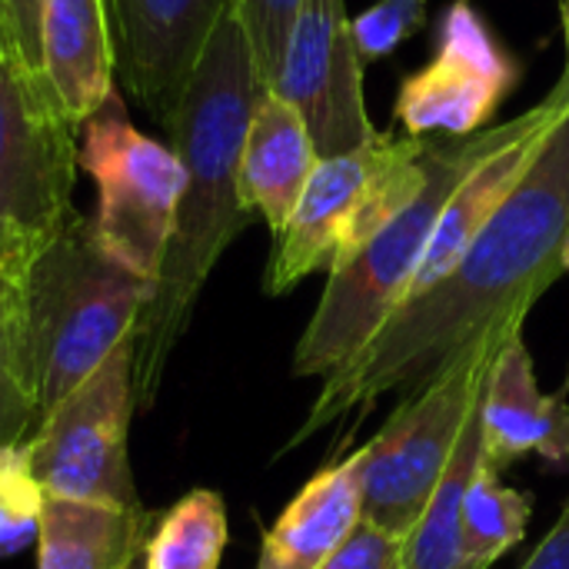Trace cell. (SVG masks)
<instances>
[{"label": "cell", "instance_id": "obj_1", "mask_svg": "<svg viewBox=\"0 0 569 569\" xmlns=\"http://www.w3.org/2000/svg\"><path fill=\"white\" fill-rule=\"evenodd\" d=\"M569 273V110L520 183L423 293L403 300L377 337L323 387L293 443L390 393H417L473 347L523 330L533 303Z\"/></svg>", "mask_w": 569, "mask_h": 569}, {"label": "cell", "instance_id": "obj_2", "mask_svg": "<svg viewBox=\"0 0 569 569\" xmlns=\"http://www.w3.org/2000/svg\"><path fill=\"white\" fill-rule=\"evenodd\" d=\"M263 80L237 7L213 30L170 120V147L183 163V190L153 297L133 333V387L147 407L167 357L190 323L197 297L230 243L253 223L240 193V153Z\"/></svg>", "mask_w": 569, "mask_h": 569}, {"label": "cell", "instance_id": "obj_3", "mask_svg": "<svg viewBox=\"0 0 569 569\" xmlns=\"http://www.w3.org/2000/svg\"><path fill=\"white\" fill-rule=\"evenodd\" d=\"M153 297V280L117 263L73 213L20 270L13 320L30 370L40 423L50 417L127 337Z\"/></svg>", "mask_w": 569, "mask_h": 569}, {"label": "cell", "instance_id": "obj_4", "mask_svg": "<svg viewBox=\"0 0 569 569\" xmlns=\"http://www.w3.org/2000/svg\"><path fill=\"white\" fill-rule=\"evenodd\" d=\"M507 133L510 120L473 137H430L423 187L347 263L327 273L323 297L293 350L297 377H330L377 337L407 300L440 210Z\"/></svg>", "mask_w": 569, "mask_h": 569}, {"label": "cell", "instance_id": "obj_5", "mask_svg": "<svg viewBox=\"0 0 569 569\" xmlns=\"http://www.w3.org/2000/svg\"><path fill=\"white\" fill-rule=\"evenodd\" d=\"M427 150L430 137L380 130L347 153L323 157L273 237L263 290L283 297L307 277L347 263L423 187Z\"/></svg>", "mask_w": 569, "mask_h": 569}, {"label": "cell", "instance_id": "obj_6", "mask_svg": "<svg viewBox=\"0 0 569 569\" xmlns=\"http://www.w3.org/2000/svg\"><path fill=\"white\" fill-rule=\"evenodd\" d=\"M500 343L503 340L473 347L427 387L407 393L377 437L357 450L367 523L403 540L410 537L483 397Z\"/></svg>", "mask_w": 569, "mask_h": 569}, {"label": "cell", "instance_id": "obj_7", "mask_svg": "<svg viewBox=\"0 0 569 569\" xmlns=\"http://www.w3.org/2000/svg\"><path fill=\"white\" fill-rule=\"evenodd\" d=\"M80 123L67 117L43 73L0 60V273L27 260L77 213Z\"/></svg>", "mask_w": 569, "mask_h": 569}, {"label": "cell", "instance_id": "obj_8", "mask_svg": "<svg viewBox=\"0 0 569 569\" xmlns=\"http://www.w3.org/2000/svg\"><path fill=\"white\" fill-rule=\"evenodd\" d=\"M77 163L97 187V243L137 277L157 280L183 190L177 150L137 130L113 90L80 123Z\"/></svg>", "mask_w": 569, "mask_h": 569}, {"label": "cell", "instance_id": "obj_9", "mask_svg": "<svg viewBox=\"0 0 569 569\" xmlns=\"http://www.w3.org/2000/svg\"><path fill=\"white\" fill-rule=\"evenodd\" d=\"M133 400V337H127L27 440L30 470L47 497L143 510L127 457Z\"/></svg>", "mask_w": 569, "mask_h": 569}, {"label": "cell", "instance_id": "obj_10", "mask_svg": "<svg viewBox=\"0 0 569 569\" xmlns=\"http://www.w3.org/2000/svg\"><path fill=\"white\" fill-rule=\"evenodd\" d=\"M520 67L470 0H453L437 27L433 57L403 77L393 117L410 137H473L493 127L517 90Z\"/></svg>", "mask_w": 569, "mask_h": 569}, {"label": "cell", "instance_id": "obj_11", "mask_svg": "<svg viewBox=\"0 0 569 569\" xmlns=\"http://www.w3.org/2000/svg\"><path fill=\"white\" fill-rule=\"evenodd\" d=\"M350 20L347 0H303L270 87L297 107L320 160L347 153L380 133L367 113V67L357 53Z\"/></svg>", "mask_w": 569, "mask_h": 569}, {"label": "cell", "instance_id": "obj_12", "mask_svg": "<svg viewBox=\"0 0 569 569\" xmlns=\"http://www.w3.org/2000/svg\"><path fill=\"white\" fill-rule=\"evenodd\" d=\"M233 3L237 0H107L117 80L163 130L177 117L187 83Z\"/></svg>", "mask_w": 569, "mask_h": 569}, {"label": "cell", "instance_id": "obj_13", "mask_svg": "<svg viewBox=\"0 0 569 569\" xmlns=\"http://www.w3.org/2000/svg\"><path fill=\"white\" fill-rule=\"evenodd\" d=\"M480 420L487 467L503 470L527 453L569 467V410L560 397L540 390L523 330L510 333L493 357Z\"/></svg>", "mask_w": 569, "mask_h": 569}, {"label": "cell", "instance_id": "obj_14", "mask_svg": "<svg viewBox=\"0 0 569 569\" xmlns=\"http://www.w3.org/2000/svg\"><path fill=\"white\" fill-rule=\"evenodd\" d=\"M317 163V143L297 107L287 103L280 93L263 90L253 103L243 137L240 193L247 207L263 217L273 237L287 227Z\"/></svg>", "mask_w": 569, "mask_h": 569}, {"label": "cell", "instance_id": "obj_15", "mask_svg": "<svg viewBox=\"0 0 569 569\" xmlns=\"http://www.w3.org/2000/svg\"><path fill=\"white\" fill-rule=\"evenodd\" d=\"M40 73L73 123L117 90L107 0H43Z\"/></svg>", "mask_w": 569, "mask_h": 569}, {"label": "cell", "instance_id": "obj_16", "mask_svg": "<svg viewBox=\"0 0 569 569\" xmlns=\"http://www.w3.org/2000/svg\"><path fill=\"white\" fill-rule=\"evenodd\" d=\"M363 520L357 453L323 467L267 530L257 569H320Z\"/></svg>", "mask_w": 569, "mask_h": 569}, {"label": "cell", "instance_id": "obj_17", "mask_svg": "<svg viewBox=\"0 0 569 569\" xmlns=\"http://www.w3.org/2000/svg\"><path fill=\"white\" fill-rule=\"evenodd\" d=\"M147 510L47 497L37 533V569H123L150 540Z\"/></svg>", "mask_w": 569, "mask_h": 569}, {"label": "cell", "instance_id": "obj_18", "mask_svg": "<svg viewBox=\"0 0 569 569\" xmlns=\"http://www.w3.org/2000/svg\"><path fill=\"white\" fill-rule=\"evenodd\" d=\"M480 403H483V397H480ZM480 403L473 407V413L457 440V450L450 457V467L440 477L423 517L403 540L407 569H467L463 557H460V510H463L470 483L487 467Z\"/></svg>", "mask_w": 569, "mask_h": 569}, {"label": "cell", "instance_id": "obj_19", "mask_svg": "<svg viewBox=\"0 0 569 569\" xmlns=\"http://www.w3.org/2000/svg\"><path fill=\"white\" fill-rule=\"evenodd\" d=\"M530 500L500 480V470L483 467L467 490L460 510V557L467 569H490L503 553L523 543Z\"/></svg>", "mask_w": 569, "mask_h": 569}, {"label": "cell", "instance_id": "obj_20", "mask_svg": "<svg viewBox=\"0 0 569 569\" xmlns=\"http://www.w3.org/2000/svg\"><path fill=\"white\" fill-rule=\"evenodd\" d=\"M227 547V507L213 490L177 500L143 547L147 569H217Z\"/></svg>", "mask_w": 569, "mask_h": 569}, {"label": "cell", "instance_id": "obj_21", "mask_svg": "<svg viewBox=\"0 0 569 569\" xmlns=\"http://www.w3.org/2000/svg\"><path fill=\"white\" fill-rule=\"evenodd\" d=\"M43 500L47 493L40 490L30 470L27 443L3 447L0 450V560L17 557L37 540Z\"/></svg>", "mask_w": 569, "mask_h": 569}, {"label": "cell", "instance_id": "obj_22", "mask_svg": "<svg viewBox=\"0 0 569 569\" xmlns=\"http://www.w3.org/2000/svg\"><path fill=\"white\" fill-rule=\"evenodd\" d=\"M13 300H17V287H13L10 307L0 320V450L13 447V443H27L40 427L37 390H33L30 370L20 353Z\"/></svg>", "mask_w": 569, "mask_h": 569}, {"label": "cell", "instance_id": "obj_23", "mask_svg": "<svg viewBox=\"0 0 569 569\" xmlns=\"http://www.w3.org/2000/svg\"><path fill=\"white\" fill-rule=\"evenodd\" d=\"M427 23V0H377L350 20V33L363 67L387 60L403 40L420 33Z\"/></svg>", "mask_w": 569, "mask_h": 569}, {"label": "cell", "instance_id": "obj_24", "mask_svg": "<svg viewBox=\"0 0 569 569\" xmlns=\"http://www.w3.org/2000/svg\"><path fill=\"white\" fill-rule=\"evenodd\" d=\"M300 3L303 0H237L233 3L240 23L247 30L257 73H260L267 90L273 87L277 70L283 63L287 37H290V27H293V17H297Z\"/></svg>", "mask_w": 569, "mask_h": 569}, {"label": "cell", "instance_id": "obj_25", "mask_svg": "<svg viewBox=\"0 0 569 569\" xmlns=\"http://www.w3.org/2000/svg\"><path fill=\"white\" fill-rule=\"evenodd\" d=\"M320 569H407L403 537H393L360 520L353 533L330 553V560Z\"/></svg>", "mask_w": 569, "mask_h": 569}, {"label": "cell", "instance_id": "obj_26", "mask_svg": "<svg viewBox=\"0 0 569 569\" xmlns=\"http://www.w3.org/2000/svg\"><path fill=\"white\" fill-rule=\"evenodd\" d=\"M40 10L43 0H0V33L7 57L40 73Z\"/></svg>", "mask_w": 569, "mask_h": 569}, {"label": "cell", "instance_id": "obj_27", "mask_svg": "<svg viewBox=\"0 0 569 569\" xmlns=\"http://www.w3.org/2000/svg\"><path fill=\"white\" fill-rule=\"evenodd\" d=\"M523 569H569V503Z\"/></svg>", "mask_w": 569, "mask_h": 569}, {"label": "cell", "instance_id": "obj_28", "mask_svg": "<svg viewBox=\"0 0 569 569\" xmlns=\"http://www.w3.org/2000/svg\"><path fill=\"white\" fill-rule=\"evenodd\" d=\"M17 277H20V273H0V320H3V313H7V307H10Z\"/></svg>", "mask_w": 569, "mask_h": 569}, {"label": "cell", "instance_id": "obj_29", "mask_svg": "<svg viewBox=\"0 0 569 569\" xmlns=\"http://www.w3.org/2000/svg\"><path fill=\"white\" fill-rule=\"evenodd\" d=\"M560 13H563V40H567V63H569V0H560Z\"/></svg>", "mask_w": 569, "mask_h": 569}, {"label": "cell", "instance_id": "obj_30", "mask_svg": "<svg viewBox=\"0 0 569 569\" xmlns=\"http://www.w3.org/2000/svg\"><path fill=\"white\" fill-rule=\"evenodd\" d=\"M123 569H147V563H143V553H137V557H133V560H130Z\"/></svg>", "mask_w": 569, "mask_h": 569}, {"label": "cell", "instance_id": "obj_31", "mask_svg": "<svg viewBox=\"0 0 569 569\" xmlns=\"http://www.w3.org/2000/svg\"><path fill=\"white\" fill-rule=\"evenodd\" d=\"M7 57V47H3V33H0V60Z\"/></svg>", "mask_w": 569, "mask_h": 569}]
</instances>
